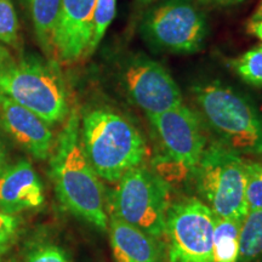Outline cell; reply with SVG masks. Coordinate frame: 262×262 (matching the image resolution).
Returning a JSON list of instances; mask_svg holds the SVG:
<instances>
[{
	"mask_svg": "<svg viewBox=\"0 0 262 262\" xmlns=\"http://www.w3.org/2000/svg\"><path fill=\"white\" fill-rule=\"evenodd\" d=\"M50 178L58 201L71 214L101 231L108 227L103 187L80 140V116L72 108L50 156Z\"/></svg>",
	"mask_w": 262,
	"mask_h": 262,
	"instance_id": "cell-1",
	"label": "cell"
},
{
	"mask_svg": "<svg viewBox=\"0 0 262 262\" xmlns=\"http://www.w3.org/2000/svg\"><path fill=\"white\" fill-rule=\"evenodd\" d=\"M81 146L98 178L118 182L130 169L142 165L146 141L127 118L110 107L86 110L80 117Z\"/></svg>",
	"mask_w": 262,
	"mask_h": 262,
	"instance_id": "cell-2",
	"label": "cell"
},
{
	"mask_svg": "<svg viewBox=\"0 0 262 262\" xmlns=\"http://www.w3.org/2000/svg\"><path fill=\"white\" fill-rule=\"evenodd\" d=\"M0 95L27 108L49 125L71 113L70 91L55 61L27 54L0 72Z\"/></svg>",
	"mask_w": 262,
	"mask_h": 262,
	"instance_id": "cell-3",
	"label": "cell"
},
{
	"mask_svg": "<svg viewBox=\"0 0 262 262\" xmlns=\"http://www.w3.org/2000/svg\"><path fill=\"white\" fill-rule=\"evenodd\" d=\"M192 94L222 145L238 155H262V117L247 97L219 80L196 84Z\"/></svg>",
	"mask_w": 262,
	"mask_h": 262,
	"instance_id": "cell-4",
	"label": "cell"
},
{
	"mask_svg": "<svg viewBox=\"0 0 262 262\" xmlns=\"http://www.w3.org/2000/svg\"><path fill=\"white\" fill-rule=\"evenodd\" d=\"M194 172L199 192L215 216L243 220L248 214L247 160L221 142H212Z\"/></svg>",
	"mask_w": 262,
	"mask_h": 262,
	"instance_id": "cell-5",
	"label": "cell"
},
{
	"mask_svg": "<svg viewBox=\"0 0 262 262\" xmlns=\"http://www.w3.org/2000/svg\"><path fill=\"white\" fill-rule=\"evenodd\" d=\"M112 196V214L150 237L165 233L169 191L160 175L140 165L120 178Z\"/></svg>",
	"mask_w": 262,
	"mask_h": 262,
	"instance_id": "cell-6",
	"label": "cell"
},
{
	"mask_svg": "<svg viewBox=\"0 0 262 262\" xmlns=\"http://www.w3.org/2000/svg\"><path fill=\"white\" fill-rule=\"evenodd\" d=\"M140 33L156 51L193 54L204 45L208 24L193 0H162L143 16Z\"/></svg>",
	"mask_w": 262,
	"mask_h": 262,
	"instance_id": "cell-7",
	"label": "cell"
},
{
	"mask_svg": "<svg viewBox=\"0 0 262 262\" xmlns=\"http://www.w3.org/2000/svg\"><path fill=\"white\" fill-rule=\"evenodd\" d=\"M160 153L155 159L157 170L194 172L206 147L201 120L185 104L148 117Z\"/></svg>",
	"mask_w": 262,
	"mask_h": 262,
	"instance_id": "cell-8",
	"label": "cell"
},
{
	"mask_svg": "<svg viewBox=\"0 0 262 262\" xmlns=\"http://www.w3.org/2000/svg\"><path fill=\"white\" fill-rule=\"evenodd\" d=\"M214 219L211 209L196 198L169 206L165 220L168 262H214Z\"/></svg>",
	"mask_w": 262,
	"mask_h": 262,
	"instance_id": "cell-9",
	"label": "cell"
},
{
	"mask_svg": "<svg viewBox=\"0 0 262 262\" xmlns=\"http://www.w3.org/2000/svg\"><path fill=\"white\" fill-rule=\"evenodd\" d=\"M122 84L130 100L147 117L183 104L181 90L169 71L143 55L126 61L122 71Z\"/></svg>",
	"mask_w": 262,
	"mask_h": 262,
	"instance_id": "cell-10",
	"label": "cell"
},
{
	"mask_svg": "<svg viewBox=\"0 0 262 262\" xmlns=\"http://www.w3.org/2000/svg\"><path fill=\"white\" fill-rule=\"evenodd\" d=\"M96 0H62L55 29L52 50L62 63H74L86 57L93 34V16Z\"/></svg>",
	"mask_w": 262,
	"mask_h": 262,
	"instance_id": "cell-11",
	"label": "cell"
},
{
	"mask_svg": "<svg viewBox=\"0 0 262 262\" xmlns=\"http://www.w3.org/2000/svg\"><path fill=\"white\" fill-rule=\"evenodd\" d=\"M0 129L37 160L51 156L55 137L50 125L27 108L0 95Z\"/></svg>",
	"mask_w": 262,
	"mask_h": 262,
	"instance_id": "cell-12",
	"label": "cell"
},
{
	"mask_svg": "<svg viewBox=\"0 0 262 262\" xmlns=\"http://www.w3.org/2000/svg\"><path fill=\"white\" fill-rule=\"evenodd\" d=\"M44 203V187L32 163L21 159L0 175V211L16 215Z\"/></svg>",
	"mask_w": 262,
	"mask_h": 262,
	"instance_id": "cell-13",
	"label": "cell"
},
{
	"mask_svg": "<svg viewBox=\"0 0 262 262\" xmlns=\"http://www.w3.org/2000/svg\"><path fill=\"white\" fill-rule=\"evenodd\" d=\"M110 237L114 262H162V250L157 238L113 214L110 219Z\"/></svg>",
	"mask_w": 262,
	"mask_h": 262,
	"instance_id": "cell-14",
	"label": "cell"
},
{
	"mask_svg": "<svg viewBox=\"0 0 262 262\" xmlns=\"http://www.w3.org/2000/svg\"><path fill=\"white\" fill-rule=\"evenodd\" d=\"M39 47L48 57H54L52 40L61 11L62 0H24Z\"/></svg>",
	"mask_w": 262,
	"mask_h": 262,
	"instance_id": "cell-15",
	"label": "cell"
},
{
	"mask_svg": "<svg viewBox=\"0 0 262 262\" xmlns=\"http://www.w3.org/2000/svg\"><path fill=\"white\" fill-rule=\"evenodd\" d=\"M242 221L243 220L215 216L212 231L214 262H238Z\"/></svg>",
	"mask_w": 262,
	"mask_h": 262,
	"instance_id": "cell-16",
	"label": "cell"
},
{
	"mask_svg": "<svg viewBox=\"0 0 262 262\" xmlns=\"http://www.w3.org/2000/svg\"><path fill=\"white\" fill-rule=\"evenodd\" d=\"M262 256V209L249 210L241 225L238 262H255Z\"/></svg>",
	"mask_w": 262,
	"mask_h": 262,
	"instance_id": "cell-17",
	"label": "cell"
},
{
	"mask_svg": "<svg viewBox=\"0 0 262 262\" xmlns=\"http://www.w3.org/2000/svg\"><path fill=\"white\" fill-rule=\"evenodd\" d=\"M231 67L242 80L253 86H262V45L251 49L231 61Z\"/></svg>",
	"mask_w": 262,
	"mask_h": 262,
	"instance_id": "cell-18",
	"label": "cell"
},
{
	"mask_svg": "<svg viewBox=\"0 0 262 262\" xmlns=\"http://www.w3.org/2000/svg\"><path fill=\"white\" fill-rule=\"evenodd\" d=\"M117 11V0H96L93 16V34L86 57L96 50L107 29L112 25Z\"/></svg>",
	"mask_w": 262,
	"mask_h": 262,
	"instance_id": "cell-19",
	"label": "cell"
},
{
	"mask_svg": "<svg viewBox=\"0 0 262 262\" xmlns=\"http://www.w3.org/2000/svg\"><path fill=\"white\" fill-rule=\"evenodd\" d=\"M19 25L12 0H0V42L18 49Z\"/></svg>",
	"mask_w": 262,
	"mask_h": 262,
	"instance_id": "cell-20",
	"label": "cell"
},
{
	"mask_svg": "<svg viewBox=\"0 0 262 262\" xmlns=\"http://www.w3.org/2000/svg\"><path fill=\"white\" fill-rule=\"evenodd\" d=\"M245 199L248 211L262 209V159L247 162Z\"/></svg>",
	"mask_w": 262,
	"mask_h": 262,
	"instance_id": "cell-21",
	"label": "cell"
},
{
	"mask_svg": "<svg viewBox=\"0 0 262 262\" xmlns=\"http://www.w3.org/2000/svg\"><path fill=\"white\" fill-rule=\"evenodd\" d=\"M19 219L16 215L0 211V256L6 254L18 237Z\"/></svg>",
	"mask_w": 262,
	"mask_h": 262,
	"instance_id": "cell-22",
	"label": "cell"
},
{
	"mask_svg": "<svg viewBox=\"0 0 262 262\" xmlns=\"http://www.w3.org/2000/svg\"><path fill=\"white\" fill-rule=\"evenodd\" d=\"M25 262H70V258L57 245L40 244L28 251Z\"/></svg>",
	"mask_w": 262,
	"mask_h": 262,
	"instance_id": "cell-23",
	"label": "cell"
},
{
	"mask_svg": "<svg viewBox=\"0 0 262 262\" xmlns=\"http://www.w3.org/2000/svg\"><path fill=\"white\" fill-rule=\"evenodd\" d=\"M10 166V149L5 137L0 133V175Z\"/></svg>",
	"mask_w": 262,
	"mask_h": 262,
	"instance_id": "cell-24",
	"label": "cell"
},
{
	"mask_svg": "<svg viewBox=\"0 0 262 262\" xmlns=\"http://www.w3.org/2000/svg\"><path fill=\"white\" fill-rule=\"evenodd\" d=\"M16 60L12 57L11 52L8 49V47L0 42V72L5 71L10 66L14 63Z\"/></svg>",
	"mask_w": 262,
	"mask_h": 262,
	"instance_id": "cell-25",
	"label": "cell"
},
{
	"mask_svg": "<svg viewBox=\"0 0 262 262\" xmlns=\"http://www.w3.org/2000/svg\"><path fill=\"white\" fill-rule=\"evenodd\" d=\"M249 32L262 41V16H254L253 21L249 25Z\"/></svg>",
	"mask_w": 262,
	"mask_h": 262,
	"instance_id": "cell-26",
	"label": "cell"
},
{
	"mask_svg": "<svg viewBox=\"0 0 262 262\" xmlns=\"http://www.w3.org/2000/svg\"><path fill=\"white\" fill-rule=\"evenodd\" d=\"M215 2L221 3V4H235V3H241L242 0H215Z\"/></svg>",
	"mask_w": 262,
	"mask_h": 262,
	"instance_id": "cell-27",
	"label": "cell"
},
{
	"mask_svg": "<svg viewBox=\"0 0 262 262\" xmlns=\"http://www.w3.org/2000/svg\"><path fill=\"white\" fill-rule=\"evenodd\" d=\"M137 2L142 5H147V4H150V3H153L155 0H137Z\"/></svg>",
	"mask_w": 262,
	"mask_h": 262,
	"instance_id": "cell-28",
	"label": "cell"
},
{
	"mask_svg": "<svg viewBox=\"0 0 262 262\" xmlns=\"http://www.w3.org/2000/svg\"><path fill=\"white\" fill-rule=\"evenodd\" d=\"M255 16H262V4H261L260 8H258L256 15H255Z\"/></svg>",
	"mask_w": 262,
	"mask_h": 262,
	"instance_id": "cell-29",
	"label": "cell"
},
{
	"mask_svg": "<svg viewBox=\"0 0 262 262\" xmlns=\"http://www.w3.org/2000/svg\"><path fill=\"white\" fill-rule=\"evenodd\" d=\"M0 262H16V261L12 260V258H8V260H0Z\"/></svg>",
	"mask_w": 262,
	"mask_h": 262,
	"instance_id": "cell-30",
	"label": "cell"
}]
</instances>
